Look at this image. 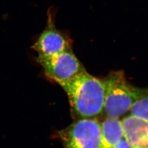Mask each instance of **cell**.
Segmentation results:
<instances>
[{"label":"cell","mask_w":148,"mask_h":148,"mask_svg":"<svg viewBox=\"0 0 148 148\" xmlns=\"http://www.w3.org/2000/svg\"><path fill=\"white\" fill-rule=\"evenodd\" d=\"M60 86L66 93L76 120L92 119L103 112L105 95L103 80L85 71Z\"/></svg>","instance_id":"1"},{"label":"cell","mask_w":148,"mask_h":148,"mask_svg":"<svg viewBox=\"0 0 148 148\" xmlns=\"http://www.w3.org/2000/svg\"><path fill=\"white\" fill-rule=\"evenodd\" d=\"M103 81L105 90L103 111L107 117L119 119L148 93V88L130 84L121 71L111 72Z\"/></svg>","instance_id":"2"},{"label":"cell","mask_w":148,"mask_h":148,"mask_svg":"<svg viewBox=\"0 0 148 148\" xmlns=\"http://www.w3.org/2000/svg\"><path fill=\"white\" fill-rule=\"evenodd\" d=\"M59 134L63 148H103L101 123L93 119L77 120Z\"/></svg>","instance_id":"3"},{"label":"cell","mask_w":148,"mask_h":148,"mask_svg":"<svg viewBox=\"0 0 148 148\" xmlns=\"http://www.w3.org/2000/svg\"><path fill=\"white\" fill-rule=\"evenodd\" d=\"M37 61L47 76L59 85L86 71L71 49L50 57L38 56Z\"/></svg>","instance_id":"4"},{"label":"cell","mask_w":148,"mask_h":148,"mask_svg":"<svg viewBox=\"0 0 148 148\" xmlns=\"http://www.w3.org/2000/svg\"><path fill=\"white\" fill-rule=\"evenodd\" d=\"M38 56L50 57L71 49V46L65 37L54 25L53 14L51 10L48 13L47 26L32 46Z\"/></svg>","instance_id":"5"},{"label":"cell","mask_w":148,"mask_h":148,"mask_svg":"<svg viewBox=\"0 0 148 148\" xmlns=\"http://www.w3.org/2000/svg\"><path fill=\"white\" fill-rule=\"evenodd\" d=\"M124 137L134 148H148V120L134 115L121 121Z\"/></svg>","instance_id":"6"},{"label":"cell","mask_w":148,"mask_h":148,"mask_svg":"<svg viewBox=\"0 0 148 148\" xmlns=\"http://www.w3.org/2000/svg\"><path fill=\"white\" fill-rule=\"evenodd\" d=\"M103 148H112L124 138L121 121L107 117L101 123Z\"/></svg>","instance_id":"7"},{"label":"cell","mask_w":148,"mask_h":148,"mask_svg":"<svg viewBox=\"0 0 148 148\" xmlns=\"http://www.w3.org/2000/svg\"><path fill=\"white\" fill-rule=\"evenodd\" d=\"M130 111L132 115L148 120V93L137 101Z\"/></svg>","instance_id":"8"},{"label":"cell","mask_w":148,"mask_h":148,"mask_svg":"<svg viewBox=\"0 0 148 148\" xmlns=\"http://www.w3.org/2000/svg\"><path fill=\"white\" fill-rule=\"evenodd\" d=\"M112 148H134L124 138Z\"/></svg>","instance_id":"9"}]
</instances>
